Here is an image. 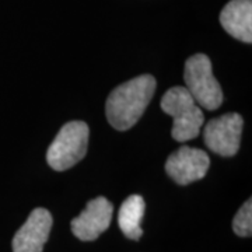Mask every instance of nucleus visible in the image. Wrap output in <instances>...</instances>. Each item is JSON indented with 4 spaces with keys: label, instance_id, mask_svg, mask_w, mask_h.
Returning a JSON list of instances; mask_svg holds the SVG:
<instances>
[{
    "label": "nucleus",
    "instance_id": "nucleus-1",
    "mask_svg": "<svg viewBox=\"0 0 252 252\" xmlns=\"http://www.w3.org/2000/svg\"><path fill=\"white\" fill-rule=\"evenodd\" d=\"M156 86L152 74H142L111 91L105 105L109 125L117 130L135 126L153 98Z\"/></svg>",
    "mask_w": 252,
    "mask_h": 252
},
{
    "label": "nucleus",
    "instance_id": "nucleus-2",
    "mask_svg": "<svg viewBox=\"0 0 252 252\" xmlns=\"http://www.w3.org/2000/svg\"><path fill=\"white\" fill-rule=\"evenodd\" d=\"M161 109L174 119L171 135L177 142L195 139L205 122L202 108L185 87H172L161 98Z\"/></svg>",
    "mask_w": 252,
    "mask_h": 252
},
{
    "label": "nucleus",
    "instance_id": "nucleus-3",
    "mask_svg": "<svg viewBox=\"0 0 252 252\" xmlns=\"http://www.w3.org/2000/svg\"><path fill=\"white\" fill-rule=\"evenodd\" d=\"M90 130L86 122L72 121L61 127L46 152V161L55 171H66L84 158Z\"/></svg>",
    "mask_w": 252,
    "mask_h": 252
},
{
    "label": "nucleus",
    "instance_id": "nucleus-4",
    "mask_svg": "<svg viewBox=\"0 0 252 252\" xmlns=\"http://www.w3.org/2000/svg\"><path fill=\"white\" fill-rule=\"evenodd\" d=\"M184 80L185 89L202 108L215 111L221 105L223 90L213 76L212 62L206 55H193L185 62Z\"/></svg>",
    "mask_w": 252,
    "mask_h": 252
},
{
    "label": "nucleus",
    "instance_id": "nucleus-5",
    "mask_svg": "<svg viewBox=\"0 0 252 252\" xmlns=\"http://www.w3.org/2000/svg\"><path fill=\"white\" fill-rule=\"evenodd\" d=\"M243 126V117L235 112L212 119L203 129V140L207 149L223 157L235 156L240 149Z\"/></svg>",
    "mask_w": 252,
    "mask_h": 252
},
{
    "label": "nucleus",
    "instance_id": "nucleus-6",
    "mask_svg": "<svg viewBox=\"0 0 252 252\" xmlns=\"http://www.w3.org/2000/svg\"><path fill=\"white\" fill-rule=\"evenodd\" d=\"M210 165V158L206 152L182 146L167 158L165 172L178 185H189L202 180Z\"/></svg>",
    "mask_w": 252,
    "mask_h": 252
},
{
    "label": "nucleus",
    "instance_id": "nucleus-7",
    "mask_svg": "<svg viewBox=\"0 0 252 252\" xmlns=\"http://www.w3.org/2000/svg\"><path fill=\"white\" fill-rule=\"evenodd\" d=\"M114 206L104 196L93 199L86 209L70 223L72 233L81 241H94L108 230L112 220Z\"/></svg>",
    "mask_w": 252,
    "mask_h": 252
},
{
    "label": "nucleus",
    "instance_id": "nucleus-8",
    "mask_svg": "<svg viewBox=\"0 0 252 252\" xmlns=\"http://www.w3.org/2000/svg\"><path fill=\"white\" fill-rule=\"evenodd\" d=\"M54 219L49 210L44 207L34 209L27 221L18 228L13 238V252H42L49 233L52 230Z\"/></svg>",
    "mask_w": 252,
    "mask_h": 252
},
{
    "label": "nucleus",
    "instance_id": "nucleus-9",
    "mask_svg": "<svg viewBox=\"0 0 252 252\" xmlns=\"http://www.w3.org/2000/svg\"><path fill=\"white\" fill-rule=\"evenodd\" d=\"M221 27L235 39L252 42V0H231L220 13Z\"/></svg>",
    "mask_w": 252,
    "mask_h": 252
},
{
    "label": "nucleus",
    "instance_id": "nucleus-10",
    "mask_svg": "<svg viewBox=\"0 0 252 252\" xmlns=\"http://www.w3.org/2000/svg\"><path fill=\"white\" fill-rule=\"evenodd\" d=\"M144 210H146V203L140 195H130L124 200L122 206L119 209L118 224L121 231L129 240L137 241L143 235V228L140 223L143 220Z\"/></svg>",
    "mask_w": 252,
    "mask_h": 252
},
{
    "label": "nucleus",
    "instance_id": "nucleus-11",
    "mask_svg": "<svg viewBox=\"0 0 252 252\" xmlns=\"http://www.w3.org/2000/svg\"><path fill=\"white\" fill-rule=\"evenodd\" d=\"M233 231L240 237L252 235V200L248 199L233 219Z\"/></svg>",
    "mask_w": 252,
    "mask_h": 252
}]
</instances>
